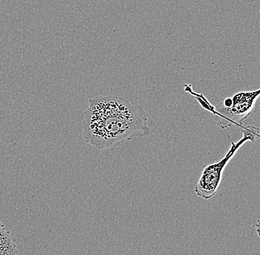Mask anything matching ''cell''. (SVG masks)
I'll return each mask as SVG.
<instances>
[{
  "mask_svg": "<svg viewBox=\"0 0 260 255\" xmlns=\"http://www.w3.org/2000/svg\"><path fill=\"white\" fill-rule=\"evenodd\" d=\"M243 136L237 142H231L230 148L225 155L218 162L206 165L203 168L202 173L195 186L194 191L199 197L204 199H210L215 196L220 185L222 173L229 161L235 155L237 151L245 142H253L259 137V129L253 126L244 127Z\"/></svg>",
  "mask_w": 260,
  "mask_h": 255,
  "instance_id": "2",
  "label": "cell"
},
{
  "mask_svg": "<svg viewBox=\"0 0 260 255\" xmlns=\"http://www.w3.org/2000/svg\"><path fill=\"white\" fill-rule=\"evenodd\" d=\"M256 232H257L258 236H259V221L257 220V222H256Z\"/></svg>",
  "mask_w": 260,
  "mask_h": 255,
  "instance_id": "5",
  "label": "cell"
},
{
  "mask_svg": "<svg viewBox=\"0 0 260 255\" xmlns=\"http://www.w3.org/2000/svg\"><path fill=\"white\" fill-rule=\"evenodd\" d=\"M84 114V140L99 150H115L126 141L150 134L146 112L118 96L89 99Z\"/></svg>",
  "mask_w": 260,
  "mask_h": 255,
  "instance_id": "1",
  "label": "cell"
},
{
  "mask_svg": "<svg viewBox=\"0 0 260 255\" xmlns=\"http://www.w3.org/2000/svg\"><path fill=\"white\" fill-rule=\"evenodd\" d=\"M0 255H17L15 238L0 221Z\"/></svg>",
  "mask_w": 260,
  "mask_h": 255,
  "instance_id": "4",
  "label": "cell"
},
{
  "mask_svg": "<svg viewBox=\"0 0 260 255\" xmlns=\"http://www.w3.org/2000/svg\"><path fill=\"white\" fill-rule=\"evenodd\" d=\"M260 94V89L251 92H240L232 97H226L217 108H207L214 115L219 127L226 128L232 125L241 126L251 115Z\"/></svg>",
  "mask_w": 260,
  "mask_h": 255,
  "instance_id": "3",
  "label": "cell"
}]
</instances>
